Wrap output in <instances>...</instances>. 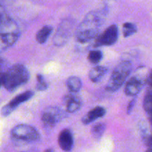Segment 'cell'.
Listing matches in <instances>:
<instances>
[{
    "label": "cell",
    "mask_w": 152,
    "mask_h": 152,
    "mask_svg": "<svg viewBox=\"0 0 152 152\" xmlns=\"http://www.w3.org/2000/svg\"><path fill=\"white\" fill-rule=\"evenodd\" d=\"M105 12L95 10L88 13L75 31V37L80 43H86L96 38L105 22Z\"/></svg>",
    "instance_id": "obj_1"
},
{
    "label": "cell",
    "mask_w": 152,
    "mask_h": 152,
    "mask_svg": "<svg viewBox=\"0 0 152 152\" xmlns=\"http://www.w3.org/2000/svg\"><path fill=\"white\" fill-rule=\"evenodd\" d=\"M30 78L28 70L22 64H16L0 75L1 85L8 91H14L20 86L28 83Z\"/></svg>",
    "instance_id": "obj_2"
},
{
    "label": "cell",
    "mask_w": 152,
    "mask_h": 152,
    "mask_svg": "<svg viewBox=\"0 0 152 152\" xmlns=\"http://www.w3.org/2000/svg\"><path fill=\"white\" fill-rule=\"evenodd\" d=\"M132 65L129 61H123L120 62L111 74V77L108 80L105 86L107 91L114 92L120 88L126 82V79L131 74Z\"/></svg>",
    "instance_id": "obj_3"
},
{
    "label": "cell",
    "mask_w": 152,
    "mask_h": 152,
    "mask_svg": "<svg viewBox=\"0 0 152 152\" xmlns=\"http://www.w3.org/2000/svg\"><path fill=\"white\" fill-rule=\"evenodd\" d=\"M11 137L16 140L35 142L39 140L40 135L35 128L25 124L18 125L11 130Z\"/></svg>",
    "instance_id": "obj_4"
},
{
    "label": "cell",
    "mask_w": 152,
    "mask_h": 152,
    "mask_svg": "<svg viewBox=\"0 0 152 152\" xmlns=\"http://www.w3.org/2000/svg\"><path fill=\"white\" fill-rule=\"evenodd\" d=\"M74 31V22L70 19H65L59 24L53 37V44L56 46L64 45L72 36Z\"/></svg>",
    "instance_id": "obj_5"
},
{
    "label": "cell",
    "mask_w": 152,
    "mask_h": 152,
    "mask_svg": "<svg viewBox=\"0 0 152 152\" xmlns=\"http://www.w3.org/2000/svg\"><path fill=\"white\" fill-rule=\"evenodd\" d=\"M118 27L116 25H110L101 34H98L95 40V46H109L115 44L118 39Z\"/></svg>",
    "instance_id": "obj_6"
},
{
    "label": "cell",
    "mask_w": 152,
    "mask_h": 152,
    "mask_svg": "<svg viewBox=\"0 0 152 152\" xmlns=\"http://www.w3.org/2000/svg\"><path fill=\"white\" fill-rule=\"evenodd\" d=\"M65 117V113L59 108L49 107L43 112L42 115V121L45 126L53 128L61 121Z\"/></svg>",
    "instance_id": "obj_7"
},
{
    "label": "cell",
    "mask_w": 152,
    "mask_h": 152,
    "mask_svg": "<svg viewBox=\"0 0 152 152\" xmlns=\"http://www.w3.org/2000/svg\"><path fill=\"white\" fill-rule=\"evenodd\" d=\"M34 94L33 91H28L17 95L10 102H9L7 105H5L1 108V114L3 117H7V116L10 115L21 103H23V102L29 100L31 98L33 97Z\"/></svg>",
    "instance_id": "obj_8"
},
{
    "label": "cell",
    "mask_w": 152,
    "mask_h": 152,
    "mask_svg": "<svg viewBox=\"0 0 152 152\" xmlns=\"http://www.w3.org/2000/svg\"><path fill=\"white\" fill-rule=\"evenodd\" d=\"M20 32L19 29L0 33V52L7 50L19 39Z\"/></svg>",
    "instance_id": "obj_9"
},
{
    "label": "cell",
    "mask_w": 152,
    "mask_h": 152,
    "mask_svg": "<svg viewBox=\"0 0 152 152\" xmlns=\"http://www.w3.org/2000/svg\"><path fill=\"white\" fill-rule=\"evenodd\" d=\"M66 111L69 113H74L80 110L82 106V99L78 95L74 93L68 94L63 98Z\"/></svg>",
    "instance_id": "obj_10"
},
{
    "label": "cell",
    "mask_w": 152,
    "mask_h": 152,
    "mask_svg": "<svg viewBox=\"0 0 152 152\" xmlns=\"http://www.w3.org/2000/svg\"><path fill=\"white\" fill-rule=\"evenodd\" d=\"M143 86V80L137 76L129 79L125 87V93L127 96H134L140 93Z\"/></svg>",
    "instance_id": "obj_11"
},
{
    "label": "cell",
    "mask_w": 152,
    "mask_h": 152,
    "mask_svg": "<svg viewBox=\"0 0 152 152\" xmlns=\"http://www.w3.org/2000/svg\"><path fill=\"white\" fill-rule=\"evenodd\" d=\"M59 147L64 151H71L74 146V137L69 129H64L60 132L58 138Z\"/></svg>",
    "instance_id": "obj_12"
},
{
    "label": "cell",
    "mask_w": 152,
    "mask_h": 152,
    "mask_svg": "<svg viewBox=\"0 0 152 152\" xmlns=\"http://www.w3.org/2000/svg\"><path fill=\"white\" fill-rule=\"evenodd\" d=\"M105 113H106L105 109L102 107H95L83 117V118L82 119V121L85 125L90 124L92 122L103 117Z\"/></svg>",
    "instance_id": "obj_13"
},
{
    "label": "cell",
    "mask_w": 152,
    "mask_h": 152,
    "mask_svg": "<svg viewBox=\"0 0 152 152\" xmlns=\"http://www.w3.org/2000/svg\"><path fill=\"white\" fill-rule=\"evenodd\" d=\"M107 72L108 69L105 67L96 66L92 68L89 72V79L93 83H98L102 80Z\"/></svg>",
    "instance_id": "obj_14"
},
{
    "label": "cell",
    "mask_w": 152,
    "mask_h": 152,
    "mask_svg": "<svg viewBox=\"0 0 152 152\" xmlns=\"http://www.w3.org/2000/svg\"><path fill=\"white\" fill-rule=\"evenodd\" d=\"M143 108L148 120L152 126V88H148L145 93L143 100Z\"/></svg>",
    "instance_id": "obj_15"
},
{
    "label": "cell",
    "mask_w": 152,
    "mask_h": 152,
    "mask_svg": "<svg viewBox=\"0 0 152 152\" xmlns=\"http://www.w3.org/2000/svg\"><path fill=\"white\" fill-rule=\"evenodd\" d=\"M67 87H68V91L71 93L77 94L81 90L82 88V82L79 77L73 76V77H69L66 82Z\"/></svg>",
    "instance_id": "obj_16"
},
{
    "label": "cell",
    "mask_w": 152,
    "mask_h": 152,
    "mask_svg": "<svg viewBox=\"0 0 152 152\" xmlns=\"http://www.w3.org/2000/svg\"><path fill=\"white\" fill-rule=\"evenodd\" d=\"M53 31V27L46 25V26L42 27L39 31L37 32V36H36V39L40 44L46 42L48 37H50V34Z\"/></svg>",
    "instance_id": "obj_17"
},
{
    "label": "cell",
    "mask_w": 152,
    "mask_h": 152,
    "mask_svg": "<svg viewBox=\"0 0 152 152\" xmlns=\"http://www.w3.org/2000/svg\"><path fill=\"white\" fill-rule=\"evenodd\" d=\"M106 126L103 123H99L95 124L91 128V134L93 137L96 140H99L105 132Z\"/></svg>",
    "instance_id": "obj_18"
},
{
    "label": "cell",
    "mask_w": 152,
    "mask_h": 152,
    "mask_svg": "<svg viewBox=\"0 0 152 152\" xmlns=\"http://www.w3.org/2000/svg\"><path fill=\"white\" fill-rule=\"evenodd\" d=\"M13 22V20L7 15L4 9L0 6V31L7 28Z\"/></svg>",
    "instance_id": "obj_19"
},
{
    "label": "cell",
    "mask_w": 152,
    "mask_h": 152,
    "mask_svg": "<svg viewBox=\"0 0 152 152\" xmlns=\"http://www.w3.org/2000/svg\"><path fill=\"white\" fill-rule=\"evenodd\" d=\"M89 62L92 64H97L102 60V53L100 50H92L88 56Z\"/></svg>",
    "instance_id": "obj_20"
},
{
    "label": "cell",
    "mask_w": 152,
    "mask_h": 152,
    "mask_svg": "<svg viewBox=\"0 0 152 152\" xmlns=\"http://www.w3.org/2000/svg\"><path fill=\"white\" fill-rule=\"evenodd\" d=\"M137 32V27L134 24L126 22L123 24V34L125 37H130Z\"/></svg>",
    "instance_id": "obj_21"
},
{
    "label": "cell",
    "mask_w": 152,
    "mask_h": 152,
    "mask_svg": "<svg viewBox=\"0 0 152 152\" xmlns=\"http://www.w3.org/2000/svg\"><path fill=\"white\" fill-rule=\"evenodd\" d=\"M142 137L144 143L148 149H152V132H148L146 129L142 130Z\"/></svg>",
    "instance_id": "obj_22"
},
{
    "label": "cell",
    "mask_w": 152,
    "mask_h": 152,
    "mask_svg": "<svg viewBox=\"0 0 152 152\" xmlns=\"http://www.w3.org/2000/svg\"><path fill=\"white\" fill-rule=\"evenodd\" d=\"M37 89L38 91H45L48 88V84L45 80L44 77L41 74H38L37 77Z\"/></svg>",
    "instance_id": "obj_23"
},
{
    "label": "cell",
    "mask_w": 152,
    "mask_h": 152,
    "mask_svg": "<svg viewBox=\"0 0 152 152\" xmlns=\"http://www.w3.org/2000/svg\"><path fill=\"white\" fill-rule=\"evenodd\" d=\"M9 68V62L7 59L0 57V75Z\"/></svg>",
    "instance_id": "obj_24"
},
{
    "label": "cell",
    "mask_w": 152,
    "mask_h": 152,
    "mask_svg": "<svg viewBox=\"0 0 152 152\" xmlns=\"http://www.w3.org/2000/svg\"><path fill=\"white\" fill-rule=\"evenodd\" d=\"M135 103H136V99H133L132 101H131L130 102H129V105H128V107H127V113H128V114H130V113L132 112V109H133V108L134 107Z\"/></svg>",
    "instance_id": "obj_25"
},
{
    "label": "cell",
    "mask_w": 152,
    "mask_h": 152,
    "mask_svg": "<svg viewBox=\"0 0 152 152\" xmlns=\"http://www.w3.org/2000/svg\"><path fill=\"white\" fill-rule=\"evenodd\" d=\"M146 83H148V85L149 86V87L152 88V70L150 71L149 74H148V77H147Z\"/></svg>",
    "instance_id": "obj_26"
},
{
    "label": "cell",
    "mask_w": 152,
    "mask_h": 152,
    "mask_svg": "<svg viewBox=\"0 0 152 152\" xmlns=\"http://www.w3.org/2000/svg\"><path fill=\"white\" fill-rule=\"evenodd\" d=\"M45 152H53V151L52 149H47L45 151Z\"/></svg>",
    "instance_id": "obj_27"
},
{
    "label": "cell",
    "mask_w": 152,
    "mask_h": 152,
    "mask_svg": "<svg viewBox=\"0 0 152 152\" xmlns=\"http://www.w3.org/2000/svg\"><path fill=\"white\" fill-rule=\"evenodd\" d=\"M146 152H152V149H148Z\"/></svg>",
    "instance_id": "obj_28"
},
{
    "label": "cell",
    "mask_w": 152,
    "mask_h": 152,
    "mask_svg": "<svg viewBox=\"0 0 152 152\" xmlns=\"http://www.w3.org/2000/svg\"><path fill=\"white\" fill-rule=\"evenodd\" d=\"M1 81H0V86H1Z\"/></svg>",
    "instance_id": "obj_29"
}]
</instances>
